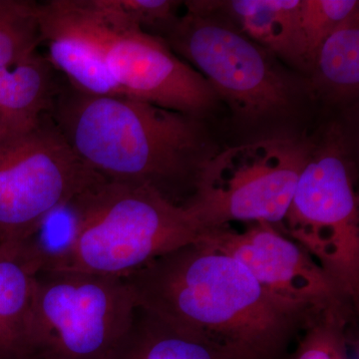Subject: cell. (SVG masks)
<instances>
[{"label":"cell","mask_w":359,"mask_h":359,"mask_svg":"<svg viewBox=\"0 0 359 359\" xmlns=\"http://www.w3.org/2000/svg\"><path fill=\"white\" fill-rule=\"evenodd\" d=\"M123 278L138 308L229 359H285L294 340L330 313L273 294L237 259L200 241Z\"/></svg>","instance_id":"1"},{"label":"cell","mask_w":359,"mask_h":359,"mask_svg":"<svg viewBox=\"0 0 359 359\" xmlns=\"http://www.w3.org/2000/svg\"><path fill=\"white\" fill-rule=\"evenodd\" d=\"M51 117L90 170L109 181L152 187L185 205L217 152L201 119L131 97L94 96L60 84Z\"/></svg>","instance_id":"2"},{"label":"cell","mask_w":359,"mask_h":359,"mask_svg":"<svg viewBox=\"0 0 359 359\" xmlns=\"http://www.w3.org/2000/svg\"><path fill=\"white\" fill-rule=\"evenodd\" d=\"M65 244L44 249L40 269L125 278L172 250L199 241L202 230L184 205L152 187L101 180L70 204Z\"/></svg>","instance_id":"3"},{"label":"cell","mask_w":359,"mask_h":359,"mask_svg":"<svg viewBox=\"0 0 359 359\" xmlns=\"http://www.w3.org/2000/svg\"><path fill=\"white\" fill-rule=\"evenodd\" d=\"M184 6L163 40L209 82L236 119L257 127L290 116L301 91L275 54L245 36L217 1Z\"/></svg>","instance_id":"4"},{"label":"cell","mask_w":359,"mask_h":359,"mask_svg":"<svg viewBox=\"0 0 359 359\" xmlns=\"http://www.w3.org/2000/svg\"><path fill=\"white\" fill-rule=\"evenodd\" d=\"M313 141L278 133L217 151L200 169L184 207L201 230L231 222L266 223L282 231Z\"/></svg>","instance_id":"5"},{"label":"cell","mask_w":359,"mask_h":359,"mask_svg":"<svg viewBox=\"0 0 359 359\" xmlns=\"http://www.w3.org/2000/svg\"><path fill=\"white\" fill-rule=\"evenodd\" d=\"M136 309L123 278L40 269L30 358L110 359L131 327Z\"/></svg>","instance_id":"6"},{"label":"cell","mask_w":359,"mask_h":359,"mask_svg":"<svg viewBox=\"0 0 359 359\" xmlns=\"http://www.w3.org/2000/svg\"><path fill=\"white\" fill-rule=\"evenodd\" d=\"M95 41L115 83L126 97L202 119L219 97L165 40L130 22L116 0H57Z\"/></svg>","instance_id":"7"},{"label":"cell","mask_w":359,"mask_h":359,"mask_svg":"<svg viewBox=\"0 0 359 359\" xmlns=\"http://www.w3.org/2000/svg\"><path fill=\"white\" fill-rule=\"evenodd\" d=\"M339 132L313 141L283 219L282 233L306 250L356 308L359 212L353 165Z\"/></svg>","instance_id":"8"},{"label":"cell","mask_w":359,"mask_h":359,"mask_svg":"<svg viewBox=\"0 0 359 359\" xmlns=\"http://www.w3.org/2000/svg\"><path fill=\"white\" fill-rule=\"evenodd\" d=\"M101 180L75 154L50 112L0 135V245L33 242L52 212Z\"/></svg>","instance_id":"9"},{"label":"cell","mask_w":359,"mask_h":359,"mask_svg":"<svg viewBox=\"0 0 359 359\" xmlns=\"http://www.w3.org/2000/svg\"><path fill=\"white\" fill-rule=\"evenodd\" d=\"M247 224L243 231L230 226L205 230L199 241L237 259L273 294L325 313L351 316L355 308L306 250L271 224Z\"/></svg>","instance_id":"10"},{"label":"cell","mask_w":359,"mask_h":359,"mask_svg":"<svg viewBox=\"0 0 359 359\" xmlns=\"http://www.w3.org/2000/svg\"><path fill=\"white\" fill-rule=\"evenodd\" d=\"M39 18L44 56L71 87L89 95L126 97L108 72L95 41L56 0L39 2Z\"/></svg>","instance_id":"11"},{"label":"cell","mask_w":359,"mask_h":359,"mask_svg":"<svg viewBox=\"0 0 359 359\" xmlns=\"http://www.w3.org/2000/svg\"><path fill=\"white\" fill-rule=\"evenodd\" d=\"M43 252L35 241L0 245V359H30L35 278Z\"/></svg>","instance_id":"12"},{"label":"cell","mask_w":359,"mask_h":359,"mask_svg":"<svg viewBox=\"0 0 359 359\" xmlns=\"http://www.w3.org/2000/svg\"><path fill=\"white\" fill-rule=\"evenodd\" d=\"M42 54L0 68V135L29 126L50 112L61 83Z\"/></svg>","instance_id":"13"},{"label":"cell","mask_w":359,"mask_h":359,"mask_svg":"<svg viewBox=\"0 0 359 359\" xmlns=\"http://www.w3.org/2000/svg\"><path fill=\"white\" fill-rule=\"evenodd\" d=\"M301 0L217 1L218 8L245 36L297 67Z\"/></svg>","instance_id":"14"},{"label":"cell","mask_w":359,"mask_h":359,"mask_svg":"<svg viewBox=\"0 0 359 359\" xmlns=\"http://www.w3.org/2000/svg\"><path fill=\"white\" fill-rule=\"evenodd\" d=\"M110 359H229L204 340L137 306L131 327Z\"/></svg>","instance_id":"15"},{"label":"cell","mask_w":359,"mask_h":359,"mask_svg":"<svg viewBox=\"0 0 359 359\" xmlns=\"http://www.w3.org/2000/svg\"><path fill=\"white\" fill-rule=\"evenodd\" d=\"M311 74L316 88L335 100H348L359 88V8L321 45Z\"/></svg>","instance_id":"16"},{"label":"cell","mask_w":359,"mask_h":359,"mask_svg":"<svg viewBox=\"0 0 359 359\" xmlns=\"http://www.w3.org/2000/svg\"><path fill=\"white\" fill-rule=\"evenodd\" d=\"M356 0H301L297 25V68L311 72L321 45L347 16Z\"/></svg>","instance_id":"17"},{"label":"cell","mask_w":359,"mask_h":359,"mask_svg":"<svg viewBox=\"0 0 359 359\" xmlns=\"http://www.w3.org/2000/svg\"><path fill=\"white\" fill-rule=\"evenodd\" d=\"M39 2L0 0V68L32 57L39 52Z\"/></svg>","instance_id":"18"},{"label":"cell","mask_w":359,"mask_h":359,"mask_svg":"<svg viewBox=\"0 0 359 359\" xmlns=\"http://www.w3.org/2000/svg\"><path fill=\"white\" fill-rule=\"evenodd\" d=\"M347 323L346 316L325 314L302 332L285 359H349Z\"/></svg>","instance_id":"19"},{"label":"cell","mask_w":359,"mask_h":359,"mask_svg":"<svg viewBox=\"0 0 359 359\" xmlns=\"http://www.w3.org/2000/svg\"><path fill=\"white\" fill-rule=\"evenodd\" d=\"M130 22L144 32L164 39L181 16L184 2L176 0H118Z\"/></svg>","instance_id":"20"},{"label":"cell","mask_w":359,"mask_h":359,"mask_svg":"<svg viewBox=\"0 0 359 359\" xmlns=\"http://www.w3.org/2000/svg\"><path fill=\"white\" fill-rule=\"evenodd\" d=\"M30 359H39V358H30Z\"/></svg>","instance_id":"21"}]
</instances>
